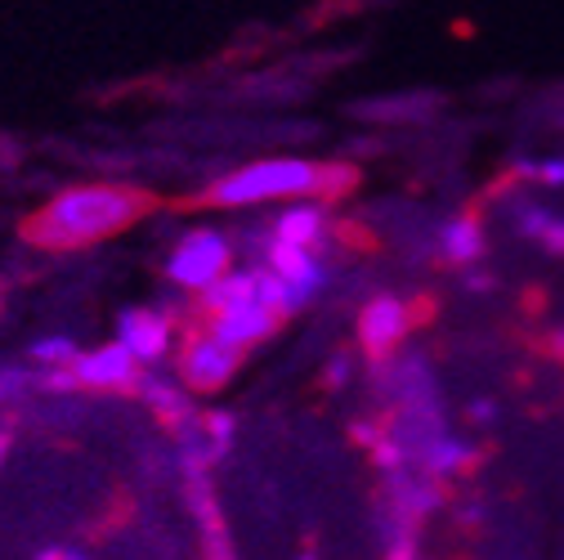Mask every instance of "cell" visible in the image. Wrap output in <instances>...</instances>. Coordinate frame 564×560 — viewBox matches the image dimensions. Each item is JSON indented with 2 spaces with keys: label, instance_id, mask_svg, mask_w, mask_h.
I'll list each match as a JSON object with an SVG mask.
<instances>
[{
  "label": "cell",
  "instance_id": "1",
  "mask_svg": "<svg viewBox=\"0 0 564 560\" xmlns=\"http://www.w3.org/2000/svg\"><path fill=\"white\" fill-rule=\"evenodd\" d=\"M158 212V197L134 184H73L23 220V243L36 251H82L108 243Z\"/></svg>",
  "mask_w": 564,
  "mask_h": 560
},
{
  "label": "cell",
  "instance_id": "2",
  "mask_svg": "<svg viewBox=\"0 0 564 560\" xmlns=\"http://www.w3.org/2000/svg\"><path fill=\"white\" fill-rule=\"evenodd\" d=\"M323 175L327 162H305V158H264L247 162L216 184H206L193 206H216V212H234V206H264V202H292V197H323Z\"/></svg>",
  "mask_w": 564,
  "mask_h": 560
},
{
  "label": "cell",
  "instance_id": "3",
  "mask_svg": "<svg viewBox=\"0 0 564 560\" xmlns=\"http://www.w3.org/2000/svg\"><path fill=\"white\" fill-rule=\"evenodd\" d=\"M144 364H139L121 341H108L99 349H77V359L67 368H45V386L54 390H104V395H130L139 390Z\"/></svg>",
  "mask_w": 564,
  "mask_h": 560
},
{
  "label": "cell",
  "instance_id": "4",
  "mask_svg": "<svg viewBox=\"0 0 564 560\" xmlns=\"http://www.w3.org/2000/svg\"><path fill=\"white\" fill-rule=\"evenodd\" d=\"M242 359H247V349L229 345L225 336H216L202 323V327H193V336L180 349V381L193 395H216V390H225L238 377Z\"/></svg>",
  "mask_w": 564,
  "mask_h": 560
},
{
  "label": "cell",
  "instance_id": "5",
  "mask_svg": "<svg viewBox=\"0 0 564 560\" xmlns=\"http://www.w3.org/2000/svg\"><path fill=\"white\" fill-rule=\"evenodd\" d=\"M229 269H234V243L220 229H188L166 260L171 283L184 292H206Z\"/></svg>",
  "mask_w": 564,
  "mask_h": 560
},
{
  "label": "cell",
  "instance_id": "6",
  "mask_svg": "<svg viewBox=\"0 0 564 560\" xmlns=\"http://www.w3.org/2000/svg\"><path fill=\"white\" fill-rule=\"evenodd\" d=\"M408 332H412V310L399 297H372L359 310V345L368 349V359H377V364L394 359V349L403 345Z\"/></svg>",
  "mask_w": 564,
  "mask_h": 560
},
{
  "label": "cell",
  "instance_id": "7",
  "mask_svg": "<svg viewBox=\"0 0 564 560\" xmlns=\"http://www.w3.org/2000/svg\"><path fill=\"white\" fill-rule=\"evenodd\" d=\"M117 341L144 368H153V364H162L171 355V345H175V319L162 314V310H126L121 323H117Z\"/></svg>",
  "mask_w": 564,
  "mask_h": 560
},
{
  "label": "cell",
  "instance_id": "8",
  "mask_svg": "<svg viewBox=\"0 0 564 560\" xmlns=\"http://www.w3.org/2000/svg\"><path fill=\"white\" fill-rule=\"evenodd\" d=\"M260 265H269L278 278H288L296 292H305L310 301L323 292L327 283V265H323V251H310V247H292V243H278L269 238L264 229V251H260Z\"/></svg>",
  "mask_w": 564,
  "mask_h": 560
},
{
  "label": "cell",
  "instance_id": "9",
  "mask_svg": "<svg viewBox=\"0 0 564 560\" xmlns=\"http://www.w3.org/2000/svg\"><path fill=\"white\" fill-rule=\"evenodd\" d=\"M206 327L216 332V336H225L229 345H238V349H251V345L269 341V336L282 327V314H278L273 305H264V301H260V292H256L251 301H242V305H234V310L210 314V319H206Z\"/></svg>",
  "mask_w": 564,
  "mask_h": 560
},
{
  "label": "cell",
  "instance_id": "10",
  "mask_svg": "<svg viewBox=\"0 0 564 560\" xmlns=\"http://www.w3.org/2000/svg\"><path fill=\"white\" fill-rule=\"evenodd\" d=\"M327 234H332V220H327V212H323L318 197H292V202L269 220V238L292 243V247H310V251H323Z\"/></svg>",
  "mask_w": 564,
  "mask_h": 560
},
{
  "label": "cell",
  "instance_id": "11",
  "mask_svg": "<svg viewBox=\"0 0 564 560\" xmlns=\"http://www.w3.org/2000/svg\"><path fill=\"white\" fill-rule=\"evenodd\" d=\"M256 297V269H229L225 278H216L206 292H197V305H202V314L210 319V314H220V310H234V305H242V301H251Z\"/></svg>",
  "mask_w": 564,
  "mask_h": 560
},
{
  "label": "cell",
  "instance_id": "12",
  "mask_svg": "<svg viewBox=\"0 0 564 560\" xmlns=\"http://www.w3.org/2000/svg\"><path fill=\"white\" fill-rule=\"evenodd\" d=\"M139 395H144V403H153L158 417H166L171 427H180V422H188V417H193L188 390L166 381V377H158V373H149V368H144V377H139Z\"/></svg>",
  "mask_w": 564,
  "mask_h": 560
},
{
  "label": "cell",
  "instance_id": "13",
  "mask_svg": "<svg viewBox=\"0 0 564 560\" xmlns=\"http://www.w3.org/2000/svg\"><path fill=\"white\" fill-rule=\"evenodd\" d=\"M440 247H444V260H453V265H475V260L484 256L488 238H484V225H479L475 216H457V220L444 225Z\"/></svg>",
  "mask_w": 564,
  "mask_h": 560
},
{
  "label": "cell",
  "instance_id": "14",
  "mask_svg": "<svg viewBox=\"0 0 564 560\" xmlns=\"http://www.w3.org/2000/svg\"><path fill=\"white\" fill-rule=\"evenodd\" d=\"M520 229L529 234V238H538L546 251H560L564 256V220L560 216H551V212H542V206H520Z\"/></svg>",
  "mask_w": 564,
  "mask_h": 560
},
{
  "label": "cell",
  "instance_id": "15",
  "mask_svg": "<svg viewBox=\"0 0 564 560\" xmlns=\"http://www.w3.org/2000/svg\"><path fill=\"white\" fill-rule=\"evenodd\" d=\"M32 359H36L41 368H67V364L77 359V345L67 341V336H45V341L32 345Z\"/></svg>",
  "mask_w": 564,
  "mask_h": 560
},
{
  "label": "cell",
  "instance_id": "16",
  "mask_svg": "<svg viewBox=\"0 0 564 560\" xmlns=\"http://www.w3.org/2000/svg\"><path fill=\"white\" fill-rule=\"evenodd\" d=\"M524 175L542 180L546 189H560V184H564V158H551V162H542V166H524Z\"/></svg>",
  "mask_w": 564,
  "mask_h": 560
},
{
  "label": "cell",
  "instance_id": "17",
  "mask_svg": "<svg viewBox=\"0 0 564 560\" xmlns=\"http://www.w3.org/2000/svg\"><path fill=\"white\" fill-rule=\"evenodd\" d=\"M19 390H23V377H19V373H0V403L14 399Z\"/></svg>",
  "mask_w": 564,
  "mask_h": 560
},
{
  "label": "cell",
  "instance_id": "18",
  "mask_svg": "<svg viewBox=\"0 0 564 560\" xmlns=\"http://www.w3.org/2000/svg\"><path fill=\"white\" fill-rule=\"evenodd\" d=\"M41 560H86V556H77V551H63V547H54V551H45Z\"/></svg>",
  "mask_w": 564,
  "mask_h": 560
},
{
  "label": "cell",
  "instance_id": "19",
  "mask_svg": "<svg viewBox=\"0 0 564 560\" xmlns=\"http://www.w3.org/2000/svg\"><path fill=\"white\" fill-rule=\"evenodd\" d=\"M6 453H10V431H0V466H6Z\"/></svg>",
  "mask_w": 564,
  "mask_h": 560
}]
</instances>
